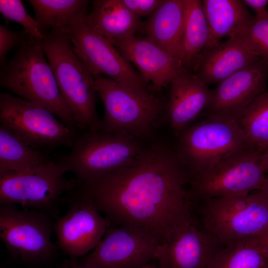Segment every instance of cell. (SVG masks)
I'll return each instance as SVG.
<instances>
[{"label": "cell", "mask_w": 268, "mask_h": 268, "mask_svg": "<svg viewBox=\"0 0 268 268\" xmlns=\"http://www.w3.org/2000/svg\"><path fill=\"white\" fill-rule=\"evenodd\" d=\"M188 182L175 151L156 144L145 148L132 164L78 185L76 190L111 226L139 229L164 243L193 223Z\"/></svg>", "instance_id": "obj_1"}, {"label": "cell", "mask_w": 268, "mask_h": 268, "mask_svg": "<svg viewBox=\"0 0 268 268\" xmlns=\"http://www.w3.org/2000/svg\"><path fill=\"white\" fill-rule=\"evenodd\" d=\"M1 67V87L42 106L67 126L78 130L45 55L41 40L28 35Z\"/></svg>", "instance_id": "obj_2"}, {"label": "cell", "mask_w": 268, "mask_h": 268, "mask_svg": "<svg viewBox=\"0 0 268 268\" xmlns=\"http://www.w3.org/2000/svg\"><path fill=\"white\" fill-rule=\"evenodd\" d=\"M41 44L78 130L99 131L94 77L74 52L64 28L51 30Z\"/></svg>", "instance_id": "obj_3"}, {"label": "cell", "mask_w": 268, "mask_h": 268, "mask_svg": "<svg viewBox=\"0 0 268 268\" xmlns=\"http://www.w3.org/2000/svg\"><path fill=\"white\" fill-rule=\"evenodd\" d=\"M145 149L137 138L126 133L86 130L58 160L79 185L132 164Z\"/></svg>", "instance_id": "obj_4"}, {"label": "cell", "mask_w": 268, "mask_h": 268, "mask_svg": "<svg viewBox=\"0 0 268 268\" xmlns=\"http://www.w3.org/2000/svg\"><path fill=\"white\" fill-rule=\"evenodd\" d=\"M94 77L104 107L99 131L124 132L136 138L149 135L165 110L163 99L150 91L125 86L102 75Z\"/></svg>", "instance_id": "obj_5"}, {"label": "cell", "mask_w": 268, "mask_h": 268, "mask_svg": "<svg viewBox=\"0 0 268 268\" xmlns=\"http://www.w3.org/2000/svg\"><path fill=\"white\" fill-rule=\"evenodd\" d=\"M175 151L189 181L218 161L250 147L236 121L206 117L178 135Z\"/></svg>", "instance_id": "obj_6"}, {"label": "cell", "mask_w": 268, "mask_h": 268, "mask_svg": "<svg viewBox=\"0 0 268 268\" xmlns=\"http://www.w3.org/2000/svg\"><path fill=\"white\" fill-rule=\"evenodd\" d=\"M268 171V152L247 147L191 179V198L246 196L261 190Z\"/></svg>", "instance_id": "obj_7"}, {"label": "cell", "mask_w": 268, "mask_h": 268, "mask_svg": "<svg viewBox=\"0 0 268 268\" xmlns=\"http://www.w3.org/2000/svg\"><path fill=\"white\" fill-rule=\"evenodd\" d=\"M203 202V229L223 245L256 236L268 229V198L261 190L246 196L211 198Z\"/></svg>", "instance_id": "obj_8"}, {"label": "cell", "mask_w": 268, "mask_h": 268, "mask_svg": "<svg viewBox=\"0 0 268 268\" xmlns=\"http://www.w3.org/2000/svg\"><path fill=\"white\" fill-rule=\"evenodd\" d=\"M0 123L25 144L42 151L71 148L78 136L77 130L45 107L8 93L0 94Z\"/></svg>", "instance_id": "obj_9"}, {"label": "cell", "mask_w": 268, "mask_h": 268, "mask_svg": "<svg viewBox=\"0 0 268 268\" xmlns=\"http://www.w3.org/2000/svg\"><path fill=\"white\" fill-rule=\"evenodd\" d=\"M59 161L49 162L30 171L0 178V205L20 204L57 217L65 195L77 187L75 179Z\"/></svg>", "instance_id": "obj_10"}, {"label": "cell", "mask_w": 268, "mask_h": 268, "mask_svg": "<svg viewBox=\"0 0 268 268\" xmlns=\"http://www.w3.org/2000/svg\"><path fill=\"white\" fill-rule=\"evenodd\" d=\"M53 218L35 209L0 205V239L13 258L34 265L47 263L57 252L52 240Z\"/></svg>", "instance_id": "obj_11"}, {"label": "cell", "mask_w": 268, "mask_h": 268, "mask_svg": "<svg viewBox=\"0 0 268 268\" xmlns=\"http://www.w3.org/2000/svg\"><path fill=\"white\" fill-rule=\"evenodd\" d=\"M87 12L73 17L64 27L73 49L94 76L102 75L125 86L150 91L149 85L131 63L107 39L95 31Z\"/></svg>", "instance_id": "obj_12"}, {"label": "cell", "mask_w": 268, "mask_h": 268, "mask_svg": "<svg viewBox=\"0 0 268 268\" xmlns=\"http://www.w3.org/2000/svg\"><path fill=\"white\" fill-rule=\"evenodd\" d=\"M161 241L128 226H109L98 245L83 260L91 268H138L156 261Z\"/></svg>", "instance_id": "obj_13"}, {"label": "cell", "mask_w": 268, "mask_h": 268, "mask_svg": "<svg viewBox=\"0 0 268 268\" xmlns=\"http://www.w3.org/2000/svg\"><path fill=\"white\" fill-rule=\"evenodd\" d=\"M68 196V210L56 218L54 231L58 247L65 254L75 258L94 249L111 224L94 204L75 189Z\"/></svg>", "instance_id": "obj_14"}, {"label": "cell", "mask_w": 268, "mask_h": 268, "mask_svg": "<svg viewBox=\"0 0 268 268\" xmlns=\"http://www.w3.org/2000/svg\"><path fill=\"white\" fill-rule=\"evenodd\" d=\"M268 65L261 58L219 82L211 90L206 117L236 121L265 92Z\"/></svg>", "instance_id": "obj_15"}, {"label": "cell", "mask_w": 268, "mask_h": 268, "mask_svg": "<svg viewBox=\"0 0 268 268\" xmlns=\"http://www.w3.org/2000/svg\"><path fill=\"white\" fill-rule=\"evenodd\" d=\"M222 245L215 236L192 223L160 246L157 266L158 268H206Z\"/></svg>", "instance_id": "obj_16"}, {"label": "cell", "mask_w": 268, "mask_h": 268, "mask_svg": "<svg viewBox=\"0 0 268 268\" xmlns=\"http://www.w3.org/2000/svg\"><path fill=\"white\" fill-rule=\"evenodd\" d=\"M134 64L144 81L156 90L170 84L184 69L180 64L147 38L134 36L111 42Z\"/></svg>", "instance_id": "obj_17"}, {"label": "cell", "mask_w": 268, "mask_h": 268, "mask_svg": "<svg viewBox=\"0 0 268 268\" xmlns=\"http://www.w3.org/2000/svg\"><path fill=\"white\" fill-rule=\"evenodd\" d=\"M170 84L165 110L171 127L178 136L207 109L211 99V90L186 69L177 75Z\"/></svg>", "instance_id": "obj_18"}, {"label": "cell", "mask_w": 268, "mask_h": 268, "mask_svg": "<svg viewBox=\"0 0 268 268\" xmlns=\"http://www.w3.org/2000/svg\"><path fill=\"white\" fill-rule=\"evenodd\" d=\"M259 58L239 40L229 37L204 49L191 67L193 73L206 85L219 83Z\"/></svg>", "instance_id": "obj_19"}, {"label": "cell", "mask_w": 268, "mask_h": 268, "mask_svg": "<svg viewBox=\"0 0 268 268\" xmlns=\"http://www.w3.org/2000/svg\"><path fill=\"white\" fill-rule=\"evenodd\" d=\"M184 21V0H163L140 29L181 66Z\"/></svg>", "instance_id": "obj_20"}, {"label": "cell", "mask_w": 268, "mask_h": 268, "mask_svg": "<svg viewBox=\"0 0 268 268\" xmlns=\"http://www.w3.org/2000/svg\"><path fill=\"white\" fill-rule=\"evenodd\" d=\"M86 19L90 26L110 42L134 36L141 28L139 17L122 0H96Z\"/></svg>", "instance_id": "obj_21"}, {"label": "cell", "mask_w": 268, "mask_h": 268, "mask_svg": "<svg viewBox=\"0 0 268 268\" xmlns=\"http://www.w3.org/2000/svg\"><path fill=\"white\" fill-rule=\"evenodd\" d=\"M202 3L209 30L215 44L229 37L237 29L256 20L242 0H202Z\"/></svg>", "instance_id": "obj_22"}, {"label": "cell", "mask_w": 268, "mask_h": 268, "mask_svg": "<svg viewBox=\"0 0 268 268\" xmlns=\"http://www.w3.org/2000/svg\"><path fill=\"white\" fill-rule=\"evenodd\" d=\"M182 67L189 70L194 62L205 48L215 45L212 39L200 0H184Z\"/></svg>", "instance_id": "obj_23"}, {"label": "cell", "mask_w": 268, "mask_h": 268, "mask_svg": "<svg viewBox=\"0 0 268 268\" xmlns=\"http://www.w3.org/2000/svg\"><path fill=\"white\" fill-rule=\"evenodd\" d=\"M51 161L42 151L28 146L0 125V178L27 172Z\"/></svg>", "instance_id": "obj_24"}, {"label": "cell", "mask_w": 268, "mask_h": 268, "mask_svg": "<svg viewBox=\"0 0 268 268\" xmlns=\"http://www.w3.org/2000/svg\"><path fill=\"white\" fill-rule=\"evenodd\" d=\"M35 19L44 35L52 29L65 27L75 15L87 12L86 0H29Z\"/></svg>", "instance_id": "obj_25"}, {"label": "cell", "mask_w": 268, "mask_h": 268, "mask_svg": "<svg viewBox=\"0 0 268 268\" xmlns=\"http://www.w3.org/2000/svg\"><path fill=\"white\" fill-rule=\"evenodd\" d=\"M236 122L250 147L268 152V91L255 99Z\"/></svg>", "instance_id": "obj_26"}, {"label": "cell", "mask_w": 268, "mask_h": 268, "mask_svg": "<svg viewBox=\"0 0 268 268\" xmlns=\"http://www.w3.org/2000/svg\"><path fill=\"white\" fill-rule=\"evenodd\" d=\"M266 265L264 254L242 240L222 245L206 268H265Z\"/></svg>", "instance_id": "obj_27"}, {"label": "cell", "mask_w": 268, "mask_h": 268, "mask_svg": "<svg viewBox=\"0 0 268 268\" xmlns=\"http://www.w3.org/2000/svg\"><path fill=\"white\" fill-rule=\"evenodd\" d=\"M229 37L239 40L268 65V15L237 29Z\"/></svg>", "instance_id": "obj_28"}, {"label": "cell", "mask_w": 268, "mask_h": 268, "mask_svg": "<svg viewBox=\"0 0 268 268\" xmlns=\"http://www.w3.org/2000/svg\"><path fill=\"white\" fill-rule=\"evenodd\" d=\"M0 12L6 20L17 22L23 27V30L30 36L42 40L44 35L41 32L35 19L27 12L20 0H0Z\"/></svg>", "instance_id": "obj_29"}, {"label": "cell", "mask_w": 268, "mask_h": 268, "mask_svg": "<svg viewBox=\"0 0 268 268\" xmlns=\"http://www.w3.org/2000/svg\"><path fill=\"white\" fill-rule=\"evenodd\" d=\"M26 32L16 31L0 26V65L3 66L8 53L14 47L19 46L28 36Z\"/></svg>", "instance_id": "obj_30"}, {"label": "cell", "mask_w": 268, "mask_h": 268, "mask_svg": "<svg viewBox=\"0 0 268 268\" xmlns=\"http://www.w3.org/2000/svg\"><path fill=\"white\" fill-rule=\"evenodd\" d=\"M126 6L138 17L151 14L163 0H122Z\"/></svg>", "instance_id": "obj_31"}, {"label": "cell", "mask_w": 268, "mask_h": 268, "mask_svg": "<svg viewBox=\"0 0 268 268\" xmlns=\"http://www.w3.org/2000/svg\"><path fill=\"white\" fill-rule=\"evenodd\" d=\"M247 245L268 254V229L259 235L245 240Z\"/></svg>", "instance_id": "obj_32"}, {"label": "cell", "mask_w": 268, "mask_h": 268, "mask_svg": "<svg viewBox=\"0 0 268 268\" xmlns=\"http://www.w3.org/2000/svg\"><path fill=\"white\" fill-rule=\"evenodd\" d=\"M242 1L245 5L253 9L257 19L268 15V11L267 9L268 0H242Z\"/></svg>", "instance_id": "obj_33"}, {"label": "cell", "mask_w": 268, "mask_h": 268, "mask_svg": "<svg viewBox=\"0 0 268 268\" xmlns=\"http://www.w3.org/2000/svg\"><path fill=\"white\" fill-rule=\"evenodd\" d=\"M268 174L266 176L264 185L261 191H262L268 198Z\"/></svg>", "instance_id": "obj_34"}, {"label": "cell", "mask_w": 268, "mask_h": 268, "mask_svg": "<svg viewBox=\"0 0 268 268\" xmlns=\"http://www.w3.org/2000/svg\"><path fill=\"white\" fill-rule=\"evenodd\" d=\"M138 268H158L157 265L152 263V262L148 263L144 266H142Z\"/></svg>", "instance_id": "obj_35"}, {"label": "cell", "mask_w": 268, "mask_h": 268, "mask_svg": "<svg viewBox=\"0 0 268 268\" xmlns=\"http://www.w3.org/2000/svg\"><path fill=\"white\" fill-rule=\"evenodd\" d=\"M71 268H91L82 264L81 265L74 266Z\"/></svg>", "instance_id": "obj_36"}, {"label": "cell", "mask_w": 268, "mask_h": 268, "mask_svg": "<svg viewBox=\"0 0 268 268\" xmlns=\"http://www.w3.org/2000/svg\"><path fill=\"white\" fill-rule=\"evenodd\" d=\"M265 268H268V262L267 260V265H266V267Z\"/></svg>", "instance_id": "obj_37"}, {"label": "cell", "mask_w": 268, "mask_h": 268, "mask_svg": "<svg viewBox=\"0 0 268 268\" xmlns=\"http://www.w3.org/2000/svg\"></svg>", "instance_id": "obj_38"}]
</instances>
